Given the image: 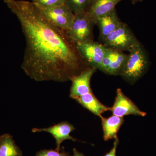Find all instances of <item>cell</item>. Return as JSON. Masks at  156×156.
Wrapping results in <instances>:
<instances>
[{
    "label": "cell",
    "instance_id": "cell-6",
    "mask_svg": "<svg viewBox=\"0 0 156 156\" xmlns=\"http://www.w3.org/2000/svg\"><path fill=\"white\" fill-rule=\"evenodd\" d=\"M39 8L45 17L53 25L65 31L69 29L75 14L66 5L50 9Z\"/></svg>",
    "mask_w": 156,
    "mask_h": 156
},
{
    "label": "cell",
    "instance_id": "cell-10",
    "mask_svg": "<svg viewBox=\"0 0 156 156\" xmlns=\"http://www.w3.org/2000/svg\"><path fill=\"white\" fill-rule=\"evenodd\" d=\"M75 129L72 124L65 121L48 128H33L32 131L33 133L45 132L52 134L56 140V150L60 151V146L64 140H70L74 141H76V138L70 135L71 133Z\"/></svg>",
    "mask_w": 156,
    "mask_h": 156
},
{
    "label": "cell",
    "instance_id": "cell-2",
    "mask_svg": "<svg viewBox=\"0 0 156 156\" xmlns=\"http://www.w3.org/2000/svg\"><path fill=\"white\" fill-rule=\"evenodd\" d=\"M129 52L120 75L126 80L133 83L146 73L149 66V58L147 52L140 43Z\"/></svg>",
    "mask_w": 156,
    "mask_h": 156
},
{
    "label": "cell",
    "instance_id": "cell-8",
    "mask_svg": "<svg viewBox=\"0 0 156 156\" xmlns=\"http://www.w3.org/2000/svg\"><path fill=\"white\" fill-rule=\"evenodd\" d=\"M96 69L94 67L87 68L70 79L72 86L70 90V97L75 100L80 96L92 92L90 82Z\"/></svg>",
    "mask_w": 156,
    "mask_h": 156
},
{
    "label": "cell",
    "instance_id": "cell-11",
    "mask_svg": "<svg viewBox=\"0 0 156 156\" xmlns=\"http://www.w3.org/2000/svg\"><path fill=\"white\" fill-rule=\"evenodd\" d=\"M122 22L117 15L115 9L97 18L95 24L99 28L100 38L102 41L116 29Z\"/></svg>",
    "mask_w": 156,
    "mask_h": 156
},
{
    "label": "cell",
    "instance_id": "cell-20",
    "mask_svg": "<svg viewBox=\"0 0 156 156\" xmlns=\"http://www.w3.org/2000/svg\"><path fill=\"white\" fill-rule=\"evenodd\" d=\"M73 155L72 156H85L83 154L80 152L76 149L74 148L73 149Z\"/></svg>",
    "mask_w": 156,
    "mask_h": 156
},
{
    "label": "cell",
    "instance_id": "cell-21",
    "mask_svg": "<svg viewBox=\"0 0 156 156\" xmlns=\"http://www.w3.org/2000/svg\"><path fill=\"white\" fill-rule=\"evenodd\" d=\"M131 1L133 4H135L139 2H142L143 0H131Z\"/></svg>",
    "mask_w": 156,
    "mask_h": 156
},
{
    "label": "cell",
    "instance_id": "cell-17",
    "mask_svg": "<svg viewBox=\"0 0 156 156\" xmlns=\"http://www.w3.org/2000/svg\"><path fill=\"white\" fill-rule=\"evenodd\" d=\"M66 0H33V2L41 9H50L66 5Z\"/></svg>",
    "mask_w": 156,
    "mask_h": 156
},
{
    "label": "cell",
    "instance_id": "cell-1",
    "mask_svg": "<svg viewBox=\"0 0 156 156\" xmlns=\"http://www.w3.org/2000/svg\"><path fill=\"white\" fill-rule=\"evenodd\" d=\"M19 20L26 47L21 68L37 82L70 80L86 63L66 31L52 24L33 2L4 0Z\"/></svg>",
    "mask_w": 156,
    "mask_h": 156
},
{
    "label": "cell",
    "instance_id": "cell-13",
    "mask_svg": "<svg viewBox=\"0 0 156 156\" xmlns=\"http://www.w3.org/2000/svg\"><path fill=\"white\" fill-rule=\"evenodd\" d=\"M103 131V138L105 141L115 139L120 128L124 123L123 117L113 115L108 118L100 117Z\"/></svg>",
    "mask_w": 156,
    "mask_h": 156
},
{
    "label": "cell",
    "instance_id": "cell-3",
    "mask_svg": "<svg viewBox=\"0 0 156 156\" xmlns=\"http://www.w3.org/2000/svg\"><path fill=\"white\" fill-rule=\"evenodd\" d=\"M105 48L119 51H128L140 43L126 23H121L119 27L102 41Z\"/></svg>",
    "mask_w": 156,
    "mask_h": 156
},
{
    "label": "cell",
    "instance_id": "cell-5",
    "mask_svg": "<svg viewBox=\"0 0 156 156\" xmlns=\"http://www.w3.org/2000/svg\"><path fill=\"white\" fill-rule=\"evenodd\" d=\"M76 46L86 63L90 67L98 69L104 58L106 48L102 44L93 41L79 43Z\"/></svg>",
    "mask_w": 156,
    "mask_h": 156
},
{
    "label": "cell",
    "instance_id": "cell-4",
    "mask_svg": "<svg viewBox=\"0 0 156 156\" xmlns=\"http://www.w3.org/2000/svg\"><path fill=\"white\" fill-rule=\"evenodd\" d=\"M95 22L87 12L75 14L69 29L66 31L70 40L74 44L93 41V27Z\"/></svg>",
    "mask_w": 156,
    "mask_h": 156
},
{
    "label": "cell",
    "instance_id": "cell-12",
    "mask_svg": "<svg viewBox=\"0 0 156 156\" xmlns=\"http://www.w3.org/2000/svg\"><path fill=\"white\" fill-rule=\"evenodd\" d=\"M122 0H91L86 12L95 23V20L102 15L115 9Z\"/></svg>",
    "mask_w": 156,
    "mask_h": 156
},
{
    "label": "cell",
    "instance_id": "cell-15",
    "mask_svg": "<svg viewBox=\"0 0 156 156\" xmlns=\"http://www.w3.org/2000/svg\"><path fill=\"white\" fill-rule=\"evenodd\" d=\"M0 156H23L22 151L11 134L0 135Z\"/></svg>",
    "mask_w": 156,
    "mask_h": 156
},
{
    "label": "cell",
    "instance_id": "cell-9",
    "mask_svg": "<svg viewBox=\"0 0 156 156\" xmlns=\"http://www.w3.org/2000/svg\"><path fill=\"white\" fill-rule=\"evenodd\" d=\"M116 94L114 103L110 110L113 115L120 117L128 115L142 117L146 115V113L140 110L132 101L124 94L122 89H117Z\"/></svg>",
    "mask_w": 156,
    "mask_h": 156
},
{
    "label": "cell",
    "instance_id": "cell-14",
    "mask_svg": "<svg viewBox=\"0 0 156 156\" xmlns=\"http://www.w3.org/2000/svg\"><path fill=\"white\" fill-rule=\"evenodd\" d=\"M75 100L85 108L100 117L105 112L110 110V108L101 103L92 92L80 96Z\"/></svg>",
    "mask_w": 156,
    "mask_h": 156
},
{
    "label": "cell",
    "instance_id": "cell-16",
    "mask_svg": "<svg viewBox=\"0 0 156 156\" xmlns=\"http://www.w3.org/2000/svg\"><path fill=\"white\" fill-rule=\"evenodd\" d=\"M91 0H66V5L74 14L86 12Z\"/></svg>",
    "mask_w": 156,
    "mask_h": 156
},
{
    "label": "cell",
    "instance_id": "cell-18",
    "mask_svg": "<svg viewBox=\"0 0 156 156\" xmlns=\"http://www.w3.org/2000/svg\"><path fill=\"white\" fill-rule=\"evenodd\" d=\"M56 150H42L37 153L35 156H72L68 153L59 151Z\"/></svg>",
    "mask_w": 156,
    "mask_h": 156
},
{
    "label": "cell",
    "instance_id": "cell-7",
    "mask_svg": "<svg viewBox=\"0 0 156 156\" xmlns=\"http://www.w3.org/2000/svg\"><path fill=\"white\" fill-rule=\"evenodd\" d=\"M127 57L128 55L122 51L106 48L104 58L98 69L108 74L120 75Z\"/></svg>",
    "mask_w": 156,
    "mask_h": 156
},
{
    "label": "cell",
    "instance_id": "cell-19",
    "mask_svg": "<svg viewBox=\"0 0 156 156\" xmlns=\"http://www.w3.org/2000/svg\"><path fill=\"white\" fill-rule=\"evenodd\" d=\"M113 144V146L108 152L105 154L104 156H116V150L118 144H119V139L117 137L115 139Z\"/></svg>",
    "mask_w": 156,
    "mask_h": 156
}]
</instances>
